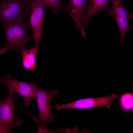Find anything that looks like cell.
<instances>
[{
    "mask_svg": "<svg viewBox=\"0 0 133 133\" xmlns=\"http://www.w3.org/2000/svg\"><path fill=\"white\" fill-rule=\"evenodd\" d=\"M3 27L6 37L5 47L0 50V54L6 51L11 50L21 54V50L33 36L28 34L30 25L23 19L9 23H1Z\"/></svg>",
    "mask_w": 133,
    "mask_h": 133,
    "instance_id": "1",
    "label": "cell"
},
{
    "mask_svg": "<svg viewBox=\"0 0 133 133\" xmlns=\"http://www.w3.org/2000/svg\"><path fill=\"white\" fill-rule=\"evenodd\" d=\"M59 92L57 89L48 91L37 87L34 98L36 99L38 111L37 117L34 116L29 112L28 114L37 124L38 127V133L47 132L48 131L47 125L49 122L54 123V116L51 113V105L53 96Z\"/></svg>",
    "mask_w": 133,
    "mask_h": 133,
    "instance_id": "2",
    "label": "cell"
},
{
    "mask_svg": "<svg viewBox=\"0 0 133 133\" xmlns=\"http://www.w3.org/2000/svg\"><path fill=\"white\" fill-rule=\"evenodd\" d=\"M30 7L25 0L0 1V22L9 23L23 19L30 15Z\"/></svg>",
    "mask_w": 133,
    "mask_h": 133,
    "instance_id": "3",
    "label": "cell"
},
{
    "mask_svg": "<svg viewBox=\"0 0 133 133\" xmlns=\"http://www.w3.org/2000/svg\"><path fill=\"white\" fill-rule=\"evenodd\" d=\"M0 82L8 88L21 96L24 100V105L28 106L32 98H34L37 87L34 82H25L16 80L12 78L9 74L0 78Z\"/></svg>",
    "mask_w": 133,
    "mask_h": 133,
    "instance_id": "4",
    "label": "cell"
},
{
    "mask_svg": "<svg viewBox=\"0 0 133 133\" xmlns=\"http://www.w3.org/2000/svg\"><path fill=\"white\" fill-rule=\"evenodd\" d=\"M31 8L30 26L33 30L35 45H39L42 35L43 20L46 7L41 0H28Z\"/></svg>",
    "mask_w": 133,
    "mask_h": 133,
    "instance_id": "5",
    "label": "cell"
},
{
    "mask_svg": "<svg viewBox=\"0 0 133 133\" xmlns=\"http://www.w3.org/2000/svg\"><path fill=\"white\" fill-rule=\"evenodd\" d=\"M117 97V95L114 93L103 97L81 99L66 104H56L54 108L61 110L65 108L86 109L104 106L110 108V103Z\"/></svg>",
    "mask_w": 133,
    "mask_h": 133,
    "instance_id": "6",
    "label": "cell"
},
{
    "mask_svg": "<svg viewBox=\"0 0 133 133\" xmlns=\"http://www.w3.org/2000/svg\"><path fill=\"white\" fill-rule=\"evenodd\" d=\"M8 95L4 100H0V118L8 126L12 128L15 126H21L22 120L20 118L14 119V113L16 106L14 101L15 94L14 91L8 89Z\"/></svg>",
    "mask_w": 133,
    "mask_h": 133,
    "instance_id": "7",
    "label": "cell"
},
{
    "mask_svg": "<svg viewBox=\"0 0 133 133\" xmlns=\"http://www.w3.org/2000/svg\"><path fill=\"white\" fill-rule=\"evenodd\" d=\"M88 8L87 0H69L68 4L63 9L74 19L76 29L80 31L83 37L85 36L83 25V17Z\"/></svg>",
    "mask_w": 133,
    "mask_h": 133,
    "instance_id": "8",
    "label": "cell"
},
{
    "mask_svg": "<svg viewBox=\"0 0 133 133\" xmlns=\"http://www.w3.org/2000/svg\"><path fill=\"white\" fill-rule=\"evenodd\" d=\"M112 0H87L88 8L83 19L84 29L87 28L89 22L93 16L98 12L104 10L107 12Z\"/></svg>",
    "mask_w": 133,
    "mask_h": 133,
    "instance_id": "9",
    "label": "cell"
},
{
    "mask_svg": "<svg viewBox=\"0 0 133 133\" xmlns=\"http://www.w3.org/2000/svg\"><path fill=\"white\" fill-rule=\"evenodd\" d=\"M39 54V46L35 45L30 49L25 47L21 50L22 63L23 67L31 71H35L36 55Z\"/></svg>",
    "mask_w": 133,
    "mask_h": 133,
    "instance_id": "10",
    "label": "cell"
},
{
    "mask_svg": "<svg viewBox=\"0 0 133 133\" xmlns=\"http://www.w3.org/2000/svg\"><path fill=\"white\" fill-rule=\"evenodd\" d=\"M107 16L113 17L117 16L126 18L128 20L133 19V14L127 11L123 6L121 0H112Z\"/></svg>",
    "mask_w": 133,
    "mask_h": 133,
    "instance_id": "11",
    "label": "cell"
},
{
    "mask_svg": "<svg viewBox=\"0 0 133 133\" xmlns=\"http://www.w3.org/2000/svg\"><path fill=\"white\" fill-rule=\"evenodd\" d=\"M113 17L116 21L119 30L121 42L123 44L126 34L128 31L133 28V26L129 24L128 20L125 17L117 16Z\"/></svg>",
    "mask_w": 133,
    "mask_h": 133,
    "instance_id": "12",
    "label": "cell"
},
{
    "mask_svg": "<svg viewBox=\"0 0 133 133\" xmlns=\"http://www.w3.org/2000/svg\"><path fill=\"white\" fill-rule=\"evenodd\" d=\"M119 102L122 110L126 112L132 111L133 108V95L131 92H126L121 95Z\"/></svg>",
    "mask_w": 133,
    "mask_h": 133,
    "instance_id": "13",
    "label": "cell"
},
{
    "mask_svg": "<svg viewBox=\"0 0 133 133\" xmlns=\"http://www.w3.org/2000/svg\"><path fill=\"white\" fill-rule=\"evenodd\" d=\"M44 3L46 8H51V11L53 14H56L59 10L64 9L65 6L62 4V0H41Z\"/></svg>",
    "mask_w": 133,
    "mask_h": 133,
    "instance_id": "14",
    "label": "cell"
},
{
    "mask_svg": "<svg viewBox=\"0 0 133 133\" xmlns=\"http://www.w3.org/2000/svg\"><path fill=\"white\" fill-rule=\"evenodd\" d=\"M11 129L0 118V133H10L11 132Z\"/></svg>",
    "mask_w": 133,
    "mask_h": 133,
    "instance_id": "15",
    "label": "cell"
},
{
    "mask_svg": "<svg viewBox=\"0 0 133 133\" xmlns=\"http://www.w3.org/2000/svg\"></svg>",
    "mask_w": 133,
    "mask_h": 133,
    "instance_id": "16",
    "label": "cell"
}]
</instances>
